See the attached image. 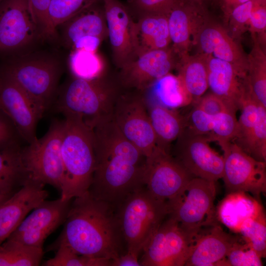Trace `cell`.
Returning a JSON list of instances; mask_svg holds the SVG:
<instances>
[{
    "mask_svg": "<svg viewBox=\"0 0 266 266\" xmlns=\"http://www.w3.org/2000/svg\"><path fill=\"white\" fill-rule=\"evenodd\" d=\"M142 92L147 105L158 104L176 109L191 103L177 76L169 73Z\"/></svg>",
    "mask_w": 266,
    "mask_h": 266,
    "instance_id": "cell-30",
    "label": "cell"
},
{
    "mask_svg": "<svg viewBox=\"0 0 266 266\" xmlns=\"http://www.w3.org/2000/svg\"><path fill=\"white\" fill-rule=\"evenodd\" d=\"M216 195L215 182L193 177L175 197L166 201L168 215L191 231L216 224Z\"/></svg>",
    "mask_w": 266,
    "mask_h": 266,
    "instance_id": "cell-8",
    "label": "cell"
},
{
    "mask_svg": "<svg viewBox=\"0 0 266 266\" xmlns=\"http://www.w3.org/2000/svg\"><path fill=\"white\" fill-rule=\"evenodd\" d=\"M167 217L143 248L139 259L141 266H185L199 231L187 230Z\"/></svg>",
    "mask_w": 266,
    "mask_h": 266,
    "instance_id": "cell-10",
    "label": "cell"
},
{
    "mask_svg": "<svg viewBox=\"0 0 266 266\" xmlns=\"http://www.w3.org/2000/svg\"><path fill=\"white\" fill-rule=\"evenodd\" d=\"M120 87L105 74L92 79L72 76L59 87L52 105L56 112L78 118L92 129L112 116Z\"/></svg>",
    "mask_w": 266,
    "mask_h": 266,
    "instance_id": "cell-3",
    "label": "cell"
},
{
    "mask_svg": "<svg viewBox=\"0 0 266 266\" xmlns=\"http://www.w3.org/2000/svg\"><path fill=\"white\" fill-rule=\"evenodd\" d=\"M248 0H219L225 21L234 7Z\"/></svg>",
    "mask_w": 266,
    "mask_h": 266,
    "instance_id": "cell-49",
    "label": "cell"
},
{
    "mask_svg": "<svg viewBox=\"0 0 266 266\" xmlns=\"http://www.w3.org/2000/svg\"><path fill=\"white\" fill-rule=\"evenodd\" d=\"M63 69L57 55L32 50L3 59L0 75L21 87L45 113L55 99Z\"/></svg>",
    "mask_w": 266,
    "mask_h": 266,
    "instance_id": "cell-4",
    "label": "cell"
},
{
    "mask_svg": "<svg viewBox=\"0 0 266 266\" xmlns=\"http://www.w3.org/2000/svg\"><path fill=\"white\" fill-rule=\"evenodd\" d=\"M21 144L0 150V193L11 196L29 180L21 156Z\"/></svg>",
    "mask_w": 266,
    "mask_h": 266,
    "instance_id": "cell-31",
    "label": "cell"
},
{
    "mask_svg": "<svg viewBox=\"0 0 266 266\" xmlns=\"http://www.w3.org/2000/svg\"><path fill=\"white\" fill-rule=\"evenodd\" d=\"M10 196H8L0 193V204L3 201H4L5 200H6Z\"/></svg>",
    "mask_w": 266,
    "mask_h": 266,
    "instance_id": "cell-50",
    "label": "cell"
},
{
    "mask_svg": "<svg viewBox=\"0 0 266 266\" xmlns=\"http://www.w3.org/2000/svg\"><path fill=\"white\" fill-rule=\"evenodd\" d=\"M194 0V1L196 2L197 3L200 5H202V3L204 0Z\"/></svg>",
    "mask_w": 266,
    "mask_h": 266,
    "instance_id": "cell-51",
    "label": "cell"
},
{
    "mask_svg": "<svg viewBox=\"0 0 266 266\" xmlns=\"http://www.w3.org/2000/svg\"><path fill=\"white\" fill-rule=\"evenodd\" d=\"M248 31L255 35L261 46L266 51V0H263L254 8L249 20Z\"/></svg>",
    "mask_w": 266,
    "mask_h": 266,
    "instance_id": "cell-43",
    "label": "cell"
},
{
    "mask_svg": "<svg viewBox=\"0 0 266 266\" xmlns=\"http://www.w3.org/2000/svg\"><path fill=\"white\" fill-rule=\"evenodd\" d=\"M263 0H249L234 7L225 22L230 35L234 39H239L248 30L250 18L255 6Z\"/></svg>",
    "mask_w": 266,
    "mask_h": 266,
    "instance_id": "cell-40",
    "label": "cell"
},
{
    "mask_svg": "<svg viewBox=\"0 0 266 266\" xmlns=\"http://www.w3.org/2000/svg\"><path fill=\"white\" fill-rule=\"evenodd\" d=\"M127 251L139 256L168 214L166 202L144 186L130 194L116 208Z\"/></svg>",
    "mask_w": 266,
    "mask_h": 266,
    "instance_id": "cell-6",
    "label": "cell"
},
{
    "mask_svg": "<svg viewBox=\"0 0 266 266\" xmlns=\"http://www.w3.org/2000/svg\"><path fill=\"white\" fill-rule=\"evenodd\" d=\"M43 184L28 180L17 191L0 204V245L48 192Z\"/></svg>",
    "mask_w": 266,
    "mask_h": 266,
    "instance_id": "cell-22",
    "label": "cell"
},
{
    "mask_svg": "<svg viewBox=\"0 0 266 266\" xmlns=\"http://www.w3.org/2000/svg\"><path fill=\"white\" fill-rule=\"evenodd\" d=\"M21 140L12 122L0 109V150L21 144Z\"/></svg>",
    "mask_w": 266,
    "mask_h": 266,
    "instance_id": "cell-45",
    "label": "cell"
},
{
    "mask_svg": "<svg viewBox=\"0 0 266 266\" xmlns=\"http://www.w3.org/2000/svg\"><path fill=\"white\" fill-rule=\"evenodd\" d=\"M2 1V0H0V3Z\"/></svg>",
    "mask_w": 266,
    "mask_h": 266,
    "instance_id": "cell-52",
    "label": "cell"
},
{
    "mask_svg": "<svg viewBox=\"0 0 266 266\" xmlns=\"http://www.w3.org/2000/svg\"><path fill=\"white\" fill-rule=\"evenodd\" d=\"M235 111L228 110L214 116L212 132L206 136L209 141H216L221 148L232 141L237 125Z\"/></svg>",
    "mask_w": 266,
    "mask_h": 266,
    "instance_id": "cell-39",
    "label": "cell"
},
{
    "mask_svg": "<svg viewBox=\"0 0 266 266\" xmlns=\"http://www.w3.org/2000/svg\"><path fill=\"white\" fill-rule=\"evenodd\" d=\"M113 59L119 68L136 58L134 21L129 9L119 0H102Z\"/></svg>",
    "mask_w": 266,
    "mask_h": 266,
    "instance_id": "cell-19",
    "label": "cell"
},
{
    "mask_svg": "<svg viewBox=\"0 0 266 266\" xmlns=\"http://www.w3.org/2000/svg\"><path fill=\"white\" fill-rule=\"evenodd\" d=\"M171 47L178 58L189 54L197 33L208 16L202 5L182 0L167 13Z\"/></svg>",
    "mask_w": 266,
    "mask_h": 266,
    "instance_id": "cell-21",
    "label": "cell"
},
{
    "mask_svg": "<svg viewBox=\"0 0 266 266\" xmlns=\"http://www.w3.org/2000/svg\"><path fill=\"white\" fill-rule=\"evenodd\" d=\"M262 259L249 244L238 239L226 257V266H262Z\"/></svg>",
    "mask_w": 266,
    "mask_h": 266,
    "instance_id": "cell-41",
    "label": "cell"
},
{
    "mask_svg": "<svg viewBox=\"0 0 266 266\" xmlns=\"http://www.w3.org/2000/svg\"><path fill=\"white\" fill-rule=\"evenodd\" d=\"M43 255L42 248L6 239L0 245V266H37Z\"/></svg>",
    "mask_w": 266,
    "mask_h": 266,
    "instance_id": "cell-33",
    "label": "cell"
},
{
    "mask_svg": "<svg viewBox=\"0 0 266 266\" xmlns=\"http://www.w3.org/2000/svg\"><path fill=\"white\" fill-rule=\"evenodd\" d=\"M130 90L119 94L113 119L124 136L147 158L157 147L156 136L142 92Z\"/></svg>",
    "mask_w": 266,
    "mask_h": 266,
    "instance_id": "cell-11",
    "label": "cell"
},
{
    "mask_svg": "<svg viewBox=\"0 0 266 266\" xmlns=\"http://www.w3.org/2000/svg\"><path fill=\"white\" fill-rule=\"evenodd\" d=\"M55 256L45 262V266H111V260L79 255L66 246L60 244Z\"/></svg>",
    "mask_w": 266,
    "mask_h": 266,
    "instance_id": "cell-36",
    "label": "cell"
},
{
    "mask_svg": "<svg viewBox=\"0 0 266 266\" xmlns=\"http://www.w3.org/2000/svg\"><path fill=\"white\" fill-rule=\"evenodd\" d=\"M238 239L216 224L197 233L185 266H226V257Z\"/></svg>",
    "mask_w": 266,
    "mask_h": 266,
    "instance_id": "cell-23",
    "label": "cell"
},
{
    "mask_svg": "<svg viewBox=\"0 0 266 266\" xmlns=\"http://www.w3.org/2000/svg\"><path fill=\"white\" fill-rule=\"evenodd\" d=\"M100 2L87 8L58 27L61 29V41L66 47L71 49L77 39L83 37L97 36L103 40L107 37L106 21Z\"/></svg>",
    "mask_w": 266,
    "mask_h": 266,
    "instance_id": "cell-25",
    "label": "cell"
},
{
    "mask_svg": "<svg viewBox=\"0 0 266 266\" xmlns=\"http://www.w3.org/2000/svg\"><path fill=\"white\" fill-rule=\"evenodd\" d=\"M176 140L174 157L194 177L215 182L222 178L224 157L210 146L206 136L185 129Z\"/></svg>",
    "mask_w": 266,
    "mask_h": 266,
    "instance_id": "cell-14",
    "label": "cell"
},
{
    "mask_svg": "<svg viewBox=\"0 0 266 266\" xmlns=\"http://www.w3.org/2000/svg\"><path fill=\"white\" fill-rule=\"evenodd\" d=\"M244 242L249 244L260 256L266 255V219L264 212L248 219L241 226L239 232Z\"/></svg>",
    "mask_w": 266,
    "mask_h": 266,
    "instance_id": "cell-35",
    "label": "cell"
},
{
    "mask_svg": "<svg viewBox=\"0 0 266 266\" xmlns=\"http://www.w3.org/2000/svg\"><path fill=\"white\" fill-rule=\"evenodd\" d=\"M133 38L136 57L151 50L170 46L166 14L147 13L139 15L137 20L134 21Z\"/></svg>",
    "mask_w": 266,
    "mask_h": 266,
    "instance_id": "cell-26",
    "label": "cell"
},
{
    "mask_svg": "<svg viewBox=\"0 0 266 266\" xmlns=\"http://www.w3.org/2000/svg\"><path fill=\"white\" fill-rule=\"evenodd\" d=\"M200 53L211 55L232 64L246 77L247 55L227 29L208 16L199 29L194 42Z\"/></svg>",
    "mask_w": 266,
    "mask_h": 266,
    "instance_id": "cell-20",
    "label": "cell"
},
{
    "mask_svg": "<svg viewBox=\"0 0 266 266\" xmlns=\"http://www.w3.org/2000/svg\"><path fill=\"white\" fill-rule=\"evenodd\" d=\"M103 39L97 36H86L77 39L70 49H83L89 51H97Z\"/></svg>",
    "mask_w": 266,
    "mask_h": 266,
    "instance_id": "cell-47",
    "label": "cell"
},
{
    "mask_svg": "<svg viewBox=\"0 0 266 266\" xmlns=\"http://www.w3.org/2000/svg\"><path fill=\"white\" fill-rule=\"evenodd\" d=\"M178 59L171 46L145 52L120 68L118 81L124 89L143 91L171 73Z\"/></svg>",
    "mask_w": 266,
    "mask_h": 266,
    "instance_id": "cell-16",
    "label": "cell"
},
{
    "mask_svg": "<svg viewBox=\"0 0 266 266\" xmlns=\"http://www.w3.org/2000/svg\"><path fill=\"white\" fill-rule=\"evenodd\" d=\"M29 8L42 40H56L58 36L49 16L51 0H28Z\"/></svg>",
    "mask_w": 266,
    "mask_h": 266,
    "instance_id": "cell-38",
    "label": "cell"
},
{
    "mask_svg": "<svg viewBox=\"0 0 266 266\" xmlns=\"http://www.w3.org/2000/svg\"><path fill=\"white\" fill-rule=\"evenodd\" d=\"M0 109L8 117L22 140L34 141L37 123L44 112L10 79L0 75Z\"/></svg>",
    "mask_w": 266,
    "mask_h": 266,
    "instance_id": "cell-17",
    "label": "cell"
},
{
    "mask_svg": "<svg viewBox=\"0 0 266 266\" xmlns=\"http://www.w3.org/2000/svg\"></svg>",
    "mask_w": 266,
    "mask_h": 266,
    "instance_id": "cell-53",
    "label": "cell"
},
{
    "mask_svg": "<svg viewBox=\"0 0 266 266\" xmlns=\"http://www.w3.org/2000/svg\"><path fill=\"white\" fill-rule=\"evenodd\" d=\"M193 177L169 152L158 146L146 158L145 187L161 200L173 199Z\"/></svg>",
    "mask_w": 266,
    "mask_h": 266,
    "instance_id": "cell-13",
    "label": "cell"
},
{
    "mask_svg": "<svg viewBox=\"0 0 266 266\" xmlns=\"http://www.w3.org/2000/svg\"><path fill=\"white\" fill-rule=\"evenodd\" d=\"M216 217L232 232L238 233L243 223L264 212L260 200L249 193L235 192L227 194L216 209Z\"/></svg>",
    "mask_w": 266,
    "mask_h": 266,
    "instance_id": "cell-27",
    "label": "cell"
},
{
    "mask_svg": "<svg viewBox=\"0 0 266 266\" xmlns=\"http://www.w3.org/2000/svg\"><path fill=\"white\" fill-rule=\"evenodd\" d=\"M65 117L61 146L64 179L60 198L70 200L89 190L95 166L93 130L81 119Z\"/></svg>",
    "mask_w": 266,
    "mask_h": 266,
    "instance_id": "cell-5",
    "label": "cell"
},
{
    "mask_svg": "<svg viewBox=\"0 0 266 266\" xmlns=\"http://www.w3.org/2000/svg\"><path fill=\"white\" fill-rule=\"evenodd\" d=\"M253 46L247 55L246 80L250 95L266 108V54L256 36L252 35Z\"/></svg>",
    "mask_w": 266,
    "mask_h": 266,
    "instance_id": "cell-32",
    "label": "cell"
},
{
    "mask_svg": "<svg viewBox=\"0 0 266 266\" xmlns=\"http://www.w3.org/2000/svg\"><path fill=\"white\" fill-rule=\"evenodd\" d=\"M157 146L169 152L170 143L176 140L186 126V118L176 109L158 104L147 105Z\"/></svg>",
    "mask_w": 266,
    "mask_h": 266,
    "instance_id": "cell-29",
    "label": "cell"
},
{
    "mask_svg": "<svg viewBox=\"0 0 266 266\" xmlns=\"http://www.w3.org/2000/svg\"><path fill=\"white\" fill-rule=\"evenodd\" d=\"M102 0H51L50 19L57 29L61 24L90 6Z\"/></svg>",
    "mask_w": 266,
    "mask_h": 266,
    "instance_id": "cell-37",
    "label": "cell"
},
{
    "mask_svg": "<svg viewBox=\"0 0 266 266\" xmlns=\"http://www.w3.org/2000/svg\"><path fill=\"white\" fill-rule=\"evenodd\" d=\"M182 0H129L138 13V16L147 13L166 14L177 2Z\"/></svg>",
    "mask_w": 266,
    "mask_h": 266,
    "instance_id": "cell-44",
    "label": "cell"
},
{
    "mask_svg": "<svg viewBox=\"0 0 266 266\" xmlns=\"http://www.w3.org/2000/svg\"><path fill=\"white\" fill-rule=\"evenodd\" d=\"M72 200H64L60 198L44 200L27 215L6 239L42 248L46 238L64 223Z\"/></svg>",
    "mask_w": 266,
    "mask_h": 266,
    "instance_id": "cell-15",
    "label": "cell"
},
{
    "mask_svg": "<svg viewBox=\"0 0 266 266\" xmlns=\"http://www.w3.org/2000/svg\"><path fill=\"white\" fill-rule=\"evenodd\" d=\"M240 109L241 113L231 142L255 159L266 162V108L249 92Z\"/></svg>",
    "mask_w": 266,
    "mask_h": 266,
    "instance_id": "cell-18",
    "label": "cell"
},
{
    "mask_svg": "<svg viewBox=\"0 0 266 266\" xmlns=\"http://www.w3.org/2000/svg\"><path fill=\"white\" fill-rule=\"evenodd\" d=\"M224 152L222 179L227 194L244 192L260 200L266 193V162L258 161L230 142Z\"/></svg>",
    "mask_w": 266,
    "mask_h": 266,
    "instance_id": "cell-12",
    "label": "cell"
},
{
    "mask_svg": "<svg viewBox=\"0 0 266 266\" xmlns=\"http://www.w3.org/2000/svg\"><path fill=\"white\" fill-rule=\"evenodd\" d=\"M65 120H53L41 137L22 146V161L29 180L61 191L64 179L61 146Z\"/></svg>",
    "mask_w": 266,
    "mask_h": 266,
    "instance_id": "cell-7",
    "label": "cell"
},
{
    "mask_svg": "<svg viewBox=\"0 0 266 266\" xmlns=\"http://www.w3.org/2000/svg\"><path fill=\"white\" fill-rule=\"evenodd\" d=\"M73 200L52 249L63 244L79 255L111 260L127 251L115 207L88 191Z\"/></svg>",
    "mask_w": 266,
    "mask_h": 266,
    "instance_id": "cell-2",
    "label": "cell"
},
{
    "mask_svg": "<svg viewBox=\"0 0 266 266\" xmlns=\"http://www.w3.org/2000/svg\"><path fill=\"white\" fill-rule=\"evenodd\" d=\"M207 62L208 88L237 111L249 91L246 77L232 64L211 55H208Z\"/></svg>",
    "mask_w": 266,
    "mask_h": 266,
    "instance_id": "cell-24",
    "label": "cell"
},
{
    "mask_svg": "<svg viewBox=\"0 0 266 266\" xmlns=\"http://www.w3.org/2000/svg\"><path fill=\"white\" fill-rule=\"evenodd\" d=\"M207 56L198 53L179 58L176 66L177 76L191 103L195 104L208 88Z\"/></svg>",
    "mask_w": 266,
    "mask_h": 266,
    "instance_id": "cell-28",
    "label": "cell"
},
{
    "mask_svg": "<svg viewBox=\"0 0 266 266\" xmlns=\"http://www.w3.org/2000/svg\"><path fill=\"white\" fill-rule=\"evenodd\" d=\"M194 105L195 106L211 116H215L228 110L236 112L223 100L211 92L204 96L203 95Z\"/></svg>",
    "mask_w": 266,
    "mask_h": 266,
    "instance_id": "cell-46",
    "label": "cell"
},
{
    "mask_svg": "<svg viewBox=\"0 0 266 266\" xmlns=\"http://www.w3.org/2000/svg\"><path fill=\"white\" fill-rule=\"evenodd\" d=\"M68 66L72 76L76 78L92 79L105 74V63L98 51L72 50Z\"/></svg>",
    "mask_w": 266,
    "mask_h": 266,
    "instance_id": "cell-34",
    "label": "cell"
},
{
    "mask_svg": "<svg viewBox=\"0 0 266 266\" xmlns=\"http://www.w3.org/2000/svg\"><path fill=\"white\" fill-rule=\"evenodd\" d=\"M138 258L137 255L127 251L112 260L111 266H141Z\"/></svg>",
    "mask_w": 266,
    "mask_h": 266,
    "instance_id": "cell-48",
    "label": "cell"
},
{
    "mask_svg": "<svg viewBox=\"0 0 266 266\" xmlns=\"http://www.w3.org/2000/svg\"><path fill=\"white\" fill-rule=\"evenodd\" d=\"M95 166L89 193L116 208L145 186L146 156L122 133L113 116L92 128Z\"/></svg>",
    "mask_w": 266,
    "mask_h": 266,
    "instance_id": "cell-1",
    "label": "cell"
},
{
    "mask_svg": "<svg viewBox=\"0 0 266 266\" xmlns=\"http://www.w3.org/2000/svg\"><path fill=\"white\" fill-rule=\"evenodd\" d=\"M42 40L28 0L0 3V56L3 59L33 50Z\"/></svg>",
    "mask_w": 266,
    "mask_h": 266,
    "instance_id": "cell-9",
    "label": "cell"
},
{
    "mask_svg": "<svg viewBox=\"0 0 266 266\" xmlns=\"http://www.w3.org/2000/svg\"><path fill=\"white\" fill-rule=\"evenodd\" d=\"M214 116L194 106L189 115L186 117L185 129L192 134L207 136L213 130Z\"/></svg>",
    "mask_w": 266,
    "mask_h": 266,
    "instance_id": "cell-42",
    "label": "cell"
}]
</instances>
